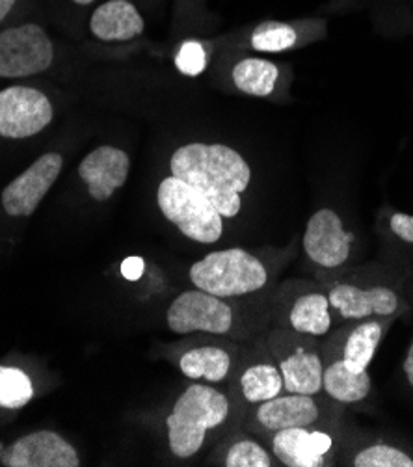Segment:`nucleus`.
<instances>
[{"label":"nucleus","instance_id":"obj_1","mask_svg":"<svg viewBox=\"0 0 413 467\" xmlns=\"http://www.w3.org/2000/svg\"><path fill=\"white\" fill-rule=\"evenodd\" d=\"M171 175L198 189L223 218H235L252 182V168L233 148L192 142L173 151Z\"/></svg>","mask_w":413,"mask_h":467},{"label":"nucleus","instance_id":"obj_2","mask_svg":"<svg viewBox=\"0 0 413 467\" xmlns=\"http://www.w3.org/2000/svg\"><path fill=\"white\" fill-rule=\"evenodd\" d=\"M229 417V399L209 384H192L182 391L166 417L168 445L175 458L196 456L207 434L222 427Z\"/></svg>","mask_w":413,"mask_h":467},{"label":"nucleus","instance_id":"obj_3","mask_svg":"<svg viewBox=\"0 0 413 467\" xmlns=\"http://www.w3.org/2000/svg\"><path fill=\"white\" fill-rule=\"evenodd\" d=\"M189 277L196 289L225 300L264 289L268 284V270L257 255L243 248H227L211 252L194 263L189 270Z\"/></svg>","mask_w":413,"mask_h":467},{"label":"nucleus","instance_id":"obj_4","mask_svg":"<svg viewBox=\"0 0 413 467\" xmlns=\"http://www.w3.org/2000/svg\"><path fill=\"white\" fill-rule=\"evenodd\" d=\"M157 205L162 216L194 243L214 244L223 235V216L192 184L171 173L159 182Z\"/></svg>","mask_w":413,"mask_h":467},{"label":"nucleus","instance_id":"obj_5","mask_svg":"<svg viewBox=\"0 0 413 467\" xmlns=\"http://www.w3.org/2000/svg\"><path fill=\"white\" fill-rule=\"evenodd\" d=\"M55 45L43 26L23 23L0 32V78H26L47 71Z\"/></svg>","mask_w":413,"mask_h":467},{"label":"nucleus","instance_id":"obj_6","mask_svg":"<svg viewBox=\"0 0 413 467\" xmlns=\"http://www.w3.org/2000/svg\"><path fill=\"white\" fill-rule=\"evenodd\" d=\"M166 324L177 336H225L233 330L235 313L223 298L194 287L173 298L166 313Z\"/></svg>","mask_w":413,"mask_h":467},{"label":"nucleus","instance_id":"obj_7","mask_svg":"<svg viewBox=\"0 0 413 467\" xmlns=\"http://www.w3.org/2000/svg\"><path fill=\"white\" fill-rule=\"evenodd\" d=\"M55 107L47 93L32 86L0 89V136L25 140L43 132L53 123Z\"/></svg>","mask_w":413,"mask_h":467},{"label":"nucleus","instance_id":"obj_8","mask_svg":"<svg viewBox=\"0 0 413 467\" xmlns=\"http://www.w3.org/2000/svg\"><path fill=\"white\" fill-rule=\"evenodd\" d=\"M64 168V157L58 151H49L36 159L23 173L6 184L0 196L8 216H32L43 198L49 194Z\"/></svg>","mask_w":413,"mask_h":467},{"label":"nucleus","instance_id":"obj_9","mask_svg":"<svg viewBox=\"0 0 413 467\" xmlns=\"http://www.w3.org/2000/svg\"><path fill=\"white\" fill-rule=\"evenodd\" d=\"M356 237L345 229L341 216L334 209H318L307 220L304 233V252L307 259L325 270L341 268L352 252Z\"/></svg>","mask_w":413,"mask_h":467},{"label":"nucleus","instance_id":"obj_10","mask_svg":"<svg viewBox=\"0 0 413 467\" xmlns=\"http://www.w3.org/2000/svg\"><path fill=\"white\" fill-rule=\"evenodd\" d=\"M284 379V393L313 395L323 393L325 358L320 356L311 337L289 330L282 350H275Z\"/></svg>","mask_w":413,"mask_h":467},{"label":"nucleus","instance_id":"obj_11","mask_svg":"<svg viewBox=\"0 0 413 467\" xmlns=\"http://www.w3.org/2000/svg\"><path fill=\"white\" fill-rule=\"evenodd\" d=\"M332 311L348 322L365 318H393L404 306L402 295L387 285L357 287L354 284L339 282L328 291Z\"/></svg>","mask_w":413,"mask_h":467},{"label":"nucleus","instance_id":"obj_12","mask_svg":"<svg viewBox=\"0 0 413 467\" xmlns=\"http://www.w3.org/2000/svg\"><path fill=\"white\" fill-rule=\"evenodd\" d=\"M0 465L5 467H78L75 447L60 434L39 431L26 434L6 447Z\"/></svg>","mask_w":413,"mask_h":467},{"label":"nucleus","instance_id":"obj_13","mask_svg":"<svg viewBox=\"0 0 413 467\" xmlns=\"http://www.w3.org/2000/svg\"><path fill=\"white\" fill-rule=\"evenodd\" d=\"M334 452V438L323 427L285 429L272 434V454L287 467H325Z\"/></svg>","mask_w":413,"mask_h":467},{"label":"nucleus","instance_id":"obj_14","mask_svg":"<svg viewBox=\"0 0 413 467\" xmlns=\"http://www.w3.org/2000/svg\"><path fill=\"white\" fill-rule=\"evenodd\" d=\"M255 421L268 434L285 429L325 427L326 423L316 397L298 393H282L261 402L255 410Z\"/></svg>","mask_w":413,"mask_h":467},{"label":"nucleus","instance_id":"obj_15","mask_svg":"<svg viewBox=\"0 0 413 467\" xmlns=\"http://www.w3.org/2000/svg\"><path fill=\"white\" fill-rule=\"evenodd\" d=\"M130 157L116 146H99L78 164V177L96 202H108L127 182Z\"/></svg>","mask_w":413,"mask_h":467},{"label":"nucleus","instance_id":"obj_16","mask_svg":"<svg viewBox=\"0 0 413 467\" xmlns=\"http://www.w3.org/2000/svg\"><path fill=\"white\" fill-rule=\"evenodd\" d=\"M146 21L130 0H107L89 17V32L99 41L116 43L140 37Z\"/></svg>","mask_w":413,"mask_h":467},{"label":"nucleus","instance_id":"obj_17","mask_svg":"<svg viewBox=\"0 0 413 467\" xmlns=\"http://www.w3.org/2000/svg\"><path fill=\"white\" fill-rule=\"evenodd\" d=\"M332 315L334 311L326 293L305 291L291 300L285 320L291 332L315 339L330 334L334 324Z\"/></svg>","mask_w":413,"mask_h":467},{"label":"nucleus","instance_id":"obj_18","mask_svg":"<svg viewBox=\"0 0 413 467\" xmlns=\"http://www.w3.org/2000/svg\"><path fill=\"white\" fill-rule=\"evenodd\" d=\"M387 324L384 318H365L357 320L354 328L345 336L343 348L337 358L350 372L369 370L378 345L386 334Z\"/></svg>","mask_w":413,"mask_h":467},{"label":"nucleus","instance_id":"obj_19","mask_svg":"<svg viewBox=\"0 0 413 467\" xmlns=\"http://www.w3.org/2000/svg\"><path fill=\"white\" fill-rule=\"evenodd\" d=\"M373 380L369 370L350 372L336 356L325 363L323 393L337 404H357L371 395Z\"/></svg>","mask_w":413,"mask_h":467},{"label":"nucleus","instance_id":"obj_20","mask_svg":"<svg viewBox=\"0 0 413 467\" xmlns=\"http://www.w3.org/2000/svg\"><path fill=\"white\" fill-rule=\"evenodd\" d=\"M232 354L222 347H198L191 348L179 358V368L187 379L207 384L223 382L232 372Z\"/></svg>","mask_w":413,"mask_h":467},{"label":"nucleus","instance_id":"obj_21","mask_svg":"<svg viewBox=\"0 0 413 467\" xmlns=\"http://www.w3.org/2000/svg\"><path fill=\"white\" fill-rule=\"evenodd\" d=\"M239 91L252 98H266L274 93L280 80V67L264 58H244L235 64L232 73Z\"/></svg>","mask_w":413,"mask_h":467},{"label":"nucleus","instance_id":"obj_22","mask_svg":"<svg viewBox=\"0 0 413 467\" xmlns=\"http://www.w3.org/2000/svg\"><path fill=\"white\" fill-rule=\"evenodd\" d=\"M241 393L246 402L261 404L284 393V379L278 363L257 361L241 375Z\"/></svg>","mask_w":413,"mask_h":467},{"label":"nucleus","instance_id":"obj_23","mask_svg":"<svg viewBox=\"0 0 413 467\" xmlns=\"http://www.w3.org/2000/svg\"><path fill=\"white\" fill-rule=\"evenodd\" d=\"M298 43V30L289 23L264 21L252 34V49L259 53H284Z\"/></svg>","mask_w":413,"mask_h":467},{"label":"nucleus","instance_id":"obj_24","mask_svg":"<svg viewBox=\"0 0 413 467\" xmlns=\"http://www.w3.org/2000/svg\"><path fill=\"white\" fill-rule=\"evenodd\" d=\"M34 397V386L25 370L0 365V406L19 410Z\"/></svg>","mask_w":413,"mask_h":467},{"label":"nucleus","instance_id":"obj_25","mask_svg":"<svg viewBox=\"0 0 413 467\" xmlns=\"http://www.w3.org/2000/svg\"><path fill=\"white\" fill-rule=\"evenodd\" d=\"M354 467H413V456L408 454L404 449L387 445V443H375L361 449L352 458Z\"/></svg>","mask_w":413,"mask_h":467},{"label":"nucleus","instance_id":"obj_26","mask_svg":"<svg viewBox=\"0 0 413 467\" xmlns=\"http://www.w3.org/2000/svg\"><path fill=\"white\" fill-rule=\"evenodd\" d=\"M225 467H272V454L255 440H239L223 456Z\"/></svg>","mask_w":413,"mask_h":467},{"label":"nucleus","instance_id":"obj_27","mask_svg":"<svg viewBox=\"0 0 413 467\" xmlns=\"http://www.w3.org/2000/svg\"><path fill=\"white\" fill-rule=\"evenodd\" d=\"M177 71L185 77H200L209 64V53L205 43L198 39L182 41L173 60Z\"/></svg>","mask_w":413,"mask_h":467},{"label":"nucleus","instance_id":"obj_28","mask_svg":"<svg viewBox=\"0 0 413 467\" xmlns=\"http://www.w3.org/2000/svg\"><path fill=\"white\" fill-rule=\"evenodd\" d=\"M387 229L398 243L413 248V214L391 213L387 218Z\"/></svg>","mask_w":413,"mask_h":467},{"label":"nucleus","instance_id":"obj_29","mask_svg":"<svg viewBox=\"0 0 413 467\" xmlns=\"http://www.w3.org/2000/svg\"><path fill=\"white\" fill-rule=\"evenodd\" d=\"M144 268H146V263L142 257H136V255H130L127 257L123 263H121V275L125 279H129V282H138L144 275Z\"/></svg>","mask_w":413,"mask_h":467},{"label":"nucleus","instance_id":"obj_30","mask_svg":"<svg viewBox=\"0 0 413 467\" xmlns=\"http://www.w3.org/2000/svg\"><path fill=\"white\" fill-rule=\"evenodd\" d=\"M402 372H404V379H406L409 389L413 391V337H411L409 348L406 352V358L402 361Z\"/></svg>","mask_w":413,"mask_h":467},{"label":"nucleus","instance_id":"obj_31","mask_svg":"<svg viewBox=\"0 0 413 467\" xmlns=\"http://www.w3.org/2000/svg\"><path fill=\"white\" fill-rule=\"evenodd\" d=\"M17 5L19 0H0V23H5L14 14Z\"/></svg>","mask_w":413,"mask_h":467},{"label":"nucleus","instance_id":"obj_32","mask_svg":"<svg viewBox=\"0 0 413 467\" xmlns=\"http://www.w3.org/2000/svg\"><path fill=\"white\" fill-rule=\"evenodd\" d=\"M71 3L77 6H89V5H94L96 0H71Z\"/></svg>","mask_w":413,"mask_h":467},{"label":"nucleus","instance_id":"obj_33","mask_svg":"<svg viewBox=\"0 0 413 467\" xmlns=\"http://www.w3.org/2000/svg\"><path fill=\"white\" fill-rule=\"evenodd\" d=\"M5 451H6V445L0 441V460H3V456H5Z\"/></svg>","mask_w":413,"mask_h":467}]
</instances>
